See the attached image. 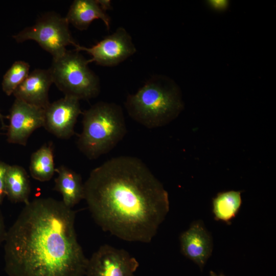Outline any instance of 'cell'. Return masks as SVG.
Segmentation results:
<instances>
[{
  "instance_id": "44dd1931",
  "label": "cell",
  "mask_w": 276,
  "mask_h": 276,
  "mask_svg": "<svg viewBox=\"0 0 276 276\" xmlns=\"http://www.w3.org/2000/svg\"><path fill=\"white\" fill-rule=\"evenodd\" d=\"M7 232L4 218L0 210V245L5 241Z\"/></svg>"
},
{
  "instance_id": "7a4b0ae2",
  "label": "cell",
  "mask_w": 276,
  "mask_h": 276,
  "mask_svg": "<svg viewBox=\"0 0 276 276\" xmlns=\"http://www.w3.org/2000/svg\"><path fill=\"white\" fill-rule=\"evenodd\" d=\"M76 211L61 200L25 204L4 241L9 276H84L88 258L75 230Z\"/></svg>"
},
{
  "instance_id": "d6986e66",
  "label": "cell",
  "mask_w": 276,
  "mask_h": 276,
  "mask_svg": "<svg viewBox=\"0 0 276 276\" xmlns=\"http://www.w3.org/2000/svg\"><path fill=\"white\" fill-rule=\"evenodd\" d=\"M8 166L6 163L0 161V204H2L6 196L5 177Z\"/></svg>"
},
{
  "instance_id": "8fae6325",
  "label": "cell",
  "mask_w": 276,
  "mask_h": 276,
  "mask_svg": "<svg viewBox=\"0 0 276 276\" xmlns=\"http://www.w3.org/2000/svg\"><path fill=\"white\" fill-rule=\"evenodd\" d=\"M179 240L182 254L202 270L213 250L212 237L203 223L200 221L193 223L181 234Z\"/></svg>"
},
{
  "instance_id": "603a6c76",
  "label": "cell",
  "mask_w": 276,
  "mask_h": 276,
  "mask_svg": "<svg viewBox=\"0 0 276 276\" xmlns=\"http://www.w3.org/2000/svg\"><path fill=\"white\" fill-rule=\"evenodd\" d=\"M8 118V116L5 117L3 114H2L1 112H0V121L2 125V129H3V130L7 129V126L4 123V119Z\"/></svg>"
},
{
  "instance_id": "52a82bcc",
  "label": "cell",
  "mask_w": 276,
  "mask_h": 276,
  "mask_svg": "<svg viewBox=\"0 0 276 276\" xmlns=\"http://www.w3.org/2000/svg\"><path fill=\"white\" fill-rule=\"evenodd\" d=\"M75 51H85L91 58L87 62H95L103 66H114L133 55L136 51L130 35L123 27L118 28L96 44L87 48L76 43Z\"/></svg>"
},
{
  "instance_id": "ac0fdd59",
  "label": "cell",
  "mask_w": 276,
  "mask_h": 276,
  "mask_svg": "<svg viewBox=\"0 0 276 276\" xmlns=\"http://www.w3.org/2000/svg\"><path fill=\"white\" fill-rule=\"evenodd\" d=\"M30 65L22 60L15 61L4 74L2 82L3 91L7 96L13 94L16 88L29 74Z\"/></svg>"
},
{
  "instance_id": "e0dca14e",
  "label": "cell",
  "mask_w": 276,
  "mask_h": 276,
  "mask_svg": "<svg viewBox=\"0 0 276 276\" xmlns=\"http://www.w3.org/2000/svg\"><path fill=\"white\" fill-rule=\"evenodd\" d=\"M212 204L215 219L229 223L241 205V192L232 190L220 192L213 198Z\"/></svg>"
},
{
  "instance_id": "30bf717a",
  "label": "cell",
  "mask_w": 276,
  "mask_h": 276,
  "mask_svg": "<svg viewBox=\"0 0 276 276\" xmlns=\"http://www.w3.org/2000/svg\"><path fill=\"white\" fill-rule=\"evenodd\" d=\"M79 101L76 98L65 96L50 103L44 109V128L59 139L72 137L75 134L78 117L82 113Z\"/></svg>"
},
{
  "instance_id": "cb8c5ba5",
  "label": "cell",
  "mask_w": 276,
  "mask_h": 276,
  "mask_svg": "<svg viewBox=\"0 0 276 276\" xmlns=\"http://www.w3.org/2000/svg\"><path fill=\"white\" fill-rule=\"evenodd\" d=\"M210 276H225L223 274H217L215 272L211 271L210 272Z\"/></svg>"
},
{
  "instance_id": "5b68a950",
  "label": "cell",
  "mask_w": 276,
  "mask_h": 276,
  "mask_svg": "<svg viewBox=\"0 0 276 276\" xmlns=\"http://www.w3.org/2000/svg\"><path fill=\"white\" fill-rule=\"evenodd\" d=\"M79 52L67 50L62 56L53 59L49 69L53 83L65 96L79 100L97 97L100 91V80Z\"/></svg>"
},
{
  "instance_id": "277c9868",
  "label": "cell",
  "mask_w": 276,
  "mask_h": 276,
  "mask_svg": "<svg viewBox=\"0 0 276 276\" xmlns=\"http://www.w3.org/2000/svg\"><path fill=\"white\" fill-rule=\"evenodd\" d=\"M82 114V131L77 145L89 159L110 152L127 133L123 109L116 103L99 102Z\"/></svg>"
},
{
  "instance_id": "3957f363",
  "label": "cell",
  "mask_w": 276,
  "mask_h": 276,
  "mask_svg": "<svg viewBox=\"0 0 276 276\" xmlns=\"http://www.w3.org/2000/svg\"><path fill=\"white\" fill-rule=\"evenodd\" d=\"M124 105L128 115L149 129L169 124L184 108L182 93L170 77L152 76L133 94L127 96Z\"/></svg>"
},
{
  "instance_id": "9c48e42d",
  "label": "cell",
  "mask_w": 276,
  "mask_h": 276,
  "mask_svg": "<svg viewBox=\"0 0 276 276\" xmlns=\"http://www.w3.org/2000/svg\"><path fill=\"white\" fill-rule=\"evenodd\" d=\"M8 117L7 142L25 146L32 133L43 127L44 109L15 99Z\"/></svg>"
},
{
  "instance_id": "9a60e30c",
  "label": "cell",
  "mask_w": 276,
  "mask_h": 276,
  "mask_svg": "<svg viewBox=\"0 0 276 276\" xmlns=\"http://www.w3.org/2000/svg\"><path fill=\"white\" fill-rule=\"evenodd\" d=\"M5 191L6 196L12 202L27 204L30 201V182L23 167L9 165L5 177Z\"/></svg>"
},
{
  "instance_id": "7c38bea8",
  "label": "cell",
  "mask_w": 276,
  "mask_h": 276,
  "mask_svg": "<svg viewBox=\"0 0 276 276\" xmlns=\"http://www.w3.org/2000/svg\"><path fill=\"white\" fill-rule=\"evenodd\" d=\"M53 83L50 69H36L13 93L15 99L45 109L50 104L49 90Z\"/></svg>"
},
{
  "instance_id": "ffe728a7",
  "label": "cell",
  "mask_w": 276,
  "mask_h": 276,
  "mask_svg": "<svg viewBox=\"0 0 276 276\" xmlns=\"http://www.w3.org/2000/svg\"><path fill=\"white\" fill-rule=\"evenodd\" d=\"M207 3L213 10L222 12L228 8L229 2L227 0H211L208 1Z\"/></svg>"
},
{
  "instance_id": "ba28073f",
  "label": "cell",
  "mask_w": 276,
  "mask_h": 276,
  "mask_svg": "<svg viewBox=\"0 0 276 276\" xmlns=\"http://www.w3.org/2000/svg\"><path fill=\"white\" fill-rule=\"evenodd\" d=\"M138 261L123 248L101 245L88 259L86 276H134Z\"/></svg>"
},
{
  "instance_id": "2e32d148",
  "label": "cell",
  "mask_w": 276,
  "mask_h": 276,
  "mask_svg": "<svg viewBox=\"0 0 276 276\" xmlns=\"http://www.w3.org/2000/svg\"><path fill=\"white\" fill-rule=\"evenodd\" d=\"M52 143H46L31 156L29 170L31 176L41 182L50 180L55 172Z\"/></svg>"
},
{
  "instance_id": "5bb4252c",
  "label": "cell",
  "mask_w": 276,
  "mask_h": 276,
  "mask_svg": "<svg viewBox=\"0 0 276 276\" xmlns=\"http://www.w3.org/2000/svg\"><path fill=\"white\" fill-rule=\"evenodd\" d=\"M55 172L58 175L54 180V190L61 194L64 205L72 209L84 198L81 176L64 165L56 168Z\"/></svg>"
},
{
  "instance_id": "7402d4cb",
  "label": "cell",
  "mask_w": 276,
  "mask_h": 276,
  "mask_svg": "<svg viewBox=\"0 0 276 276\" xmlns=\"http://www.w3.org/2000/svg\"><path fill=\"white\" fill-rule=\"evenodd\" d=\"M97 2L101 6L102 9L106 11L107 10H110L112 8L111 2L109 0H97Z\"/></svg>"
},
{
  "instance_id": "8992f818",
  "label": "cell",
  "mask_w": 276,
  "mask_h": 276,
  "mask_svg": "<svg viewBox=\"0 0 276 276\" xmlns=\"http://www.w3.org/2000/svg\"><path fill=\"white\" fill-rule=\"evenodd\" d=\"M68 26L65 17L55 12H48L39 17L34 25L25 28L12 37L18 43L34 40L50 53L53 59H56L65 53L67 45L74 46L76 43Z\"/></svg>"
},
{
  "instance_id": "4fadbf2b",
  "label": "cell",
  "mask_w": 276,
  "mask_h": 276,
  "mask_svg": "<svg viewBox=\"0 0 276 276\" xmlns=\"http://www.w3.org/2000/svg\"><path fill=\"white\" fill-rule=\"evenodd\" d=\"M68 23L80 31L87 29L95 19L102 20L108 30L110 18L97 0H75L65 17Z\"/></svg>"
},
{
  "instance_id": "6da1fadb",
  "label": "cell",
  "mask_w": 276,
  "mask_h": 276,
  "mask_svg": "<svg viewBox=\"0 0 276 276\" xmlns=\"http://www.w3.org/2000/svg\"><path fill=\"white\" fill-rule=\"evenodd\" d=\"M84 188L96 223L124 241L150 243L169 211L167 191L135 157L107 160L90 172Z\"/></svg>"
}]
</instances>
